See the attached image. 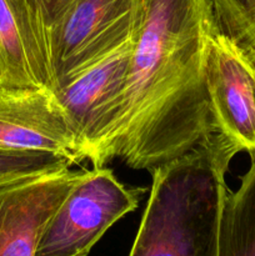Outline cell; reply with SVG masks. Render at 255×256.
<instances>
[{"label":"cell","instance_id":"obj_1","mask_svg":"<svg viewBox=\"0 0 255 256\" xmlns=\"http://www.w3.org/2000/svg\"><path fill=\"white\" fill-rule=\"evenodd\" d=\"M126 114L116 156L152 170L182 156L214 132L206 88L212 0H138Z\"/></svg>","mask_w":255,"mask_h":256},{"label":"cell","instance_id":"obj_2","mask_svg":"<svg viewBox=\"0 0 255 256\" xmlns=\"http://www.w3.org/2000/svg\"><path fill=\"white\" fill-rule=\"evenodd\" d=\"M212 132L182 156L152 170L149 200L129 256H218L225 174L238 154Z\"/></svg>","mask_w":255,"mask_h":256},{"label":"cell","instance_id":"obj_3","mask_svg":"<svg viewBox=\"0 0 255 256\" xmlns=\"http://www.w3.org/2000/svg\"><path fill=\"white\" fill-rule=\"evenodd\" d=\"M135 38V35H134ZM134 38L54 92L85 160L102 168L116 158L126 114V89Z\"/></svg>","mask_w":255,"mask_h":256},{"label":"cell","instance_id":"obj_4","mask_svg":"<svg viewBox=\"0 0 255 256\" xmlns=\"http://www.w3.org/2000/svg\"><path fill=\"white\" fill-rule=\"evenodd\" d=\"M145 188H128L109 168L86 170L49 220L35 256H88L102 235L134 212Z\"/></svg>","mask_w":255,"mask_h":256},{"label":"cell","instance_id":"obj_5","mask_svg":"<svg viewBox=\"0 0 255 256\" xmlns=\"http://www.w3.org/2000/svg\"><path fill=\"white\" fill-rule=\"evenodd\" d=\"M138 0H76L52 30L54 92L132 39Z\"/></svg>","mask_w":255,"mask_h":256},{"label":"cell","instance_id":"obj_6","mask_svg":"<svg viewBox=\"0 0 255 256\" xmlns=\"http://www.w3.org/2000/svg\"><path fill=\"white\" fill-rule=\"evenodd\" d=\"M206 88L214 132L255 158V59L216 24L208 36Z\"/></svg>","mask_w":255,"mask_h":256},{"label":"cell","instance_id":"obj_7","mask_svg":"<svg viewBox=\"0 0 255 256\" xmlns=\"http://www.w3.org/2000/svg\"><path fill=\"white\" fill-rule=\"evenodd\" d=\"M85 172L62 168L0 182V256H35L45 226Z\"/></svg>","mask_w":255,"mask_h":256},{"label":"cell","instance_id":"obj_8","mask_svg":"<svg viewBox=\"0 0 255 256\" xmlns=\"http://www.w3.org/2000/svg\"><path fill=\"white\" fill-rule=\"evenodd\" d=\"M0 149L54 152L72 165L85 160L50 89L0 88Z\"/></svg>","mask_w":255,"mask_h":256},{"label":"cell","instance_id":"obj_9","mask_svg":"<svg viewBox=\"0 0 255 256\" xmlns=\"http://www.w3.org/2000/svg\"><path fill=\"white\" fill-rule=\"evenodd\" d=\"M0 88L54 92L52 35L34 0H0Z\"/></svg>","mask_w":255,"mask_h":256},{"label":"cell","instance_id":"obj_10","mask_svg":"<svg viewBox=\"0 0 255 256\" xmlns=\"http://www.w3.org/2000/svg\"><path fill=\"white\" fill-rule=\"evenodd\" d=\"M236 192L228 190L218 234V256H255V158Z\"/></svg>","mask_w":255,"mask_h":256},{"label":"cell","instance_id":"obj_11","mask_svg":"<svg viewBox=\"0 0 255 256\" xmlns=\"http://www.w3.org/2000/svg\"><path fill=\"white\" fill-rule=\"evenodd\" d=\"M216 28L255 59V0H212Z\"/></svg>","mask_w":255,"mask_h":256},{"label":"cell","instance_id":"obj_12","mask_svg":"<svg viewBox=\"0 0 255 256\" xmlns=\"http://www.w3.org/2000/svg\"><path fill=\"white\" fill-rule=\"evenodd\" d=\"M72 165L70 160L54 152L0 149V182L54 172Z\"/></svg>","mask_w":255,"mask_h":256},{"label":"cell","instance_id":"obj_13","mask_svg":"<svg viewBox=\"0 0 255 256\" xmlns=\"http://www.w3.org/2000/svg\"><path fill=\"white\" fill-rule=\"evenodd\" d=\"M34 2L42 9L52 35V30L62 22V18L72 9L76 0H34Z\"/></svg>","mask_w":255,"mask_h":256}]
</instances>
